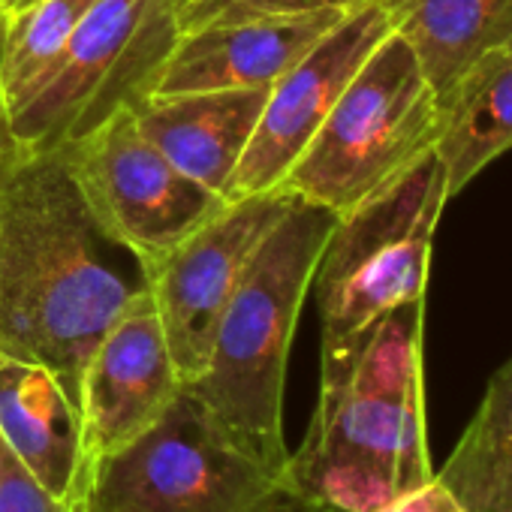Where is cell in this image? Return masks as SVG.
<instances>
[{
    "mask_svg": "<svg viewBox=\"0 0 512 512\" xmlns=\"http://www.w3.org/2000/svg\"><path fill=\"white\" fill-rule=\"evenodd\" d=\"M434 476L464 512H512V356L491 374L479 410Z\"/></svg>",
    "mask_w": 512,
    "mask_h": 512,
    "instance_id": "e0dca14e",
    "label": "cell"
},
{
    "mask_svg": "<svg viewBox=\"0 0 512 512\" xmlns=\"http://www.w3.org/2000/svg\"><path fill=\"white\" fill-rule=\"evenodd\" d=\"M368 0H190L178 10L181 31L202 25H232L250 19H278V16H305L320 10H359Z\"/></svg>",
    "mask_w": 512,
    "mask_h": 512,
    "instance_id": "d6986e66",
    "label": "cell"
},
{
    "mask_svg": "<svg viewBox=\"0 0 512 512\" xmlns=\"http://www.w3.org/2000/svg\"><path fill=\"white\" fill-rule=\"evenodd\" d=\"M422 323L425 299L401 305L350 362L320 371L317 410L287 464L305 503L371 512L434 476L425 434Z\"/></svg>",
    "mask_w": 512,
    "mask_h": 512,
    "instance_id": "7a4b0ae2",
    "label": "cell"
},
{
    "mask_svg": "<svg viewBox=\"0 0 512 512\" xmlns=\"http://www.w3.org/2000/svg\"><path fill=\"white\" fill-rule=\"evenodd\" d=\"M446 202L443 166L428 151L395 184L335 220L311 284L323 320V368L350 362L395 308L425 299Z\"/></svg>",
    "mask_w": 512,
    "mask_h": 512,
    "instance_id": "277c9868",
    "label": "cell"
},
{
    "mask_svg": "<svg viewBox=\"0 0 512 512\" xmlns=\"http://www.w3.org/2000/svg\"><path fill=\"white\" fill-rule=\"evenodd\" d=\"M434 154L446 196H458L488 163L512 148V40L482 55L443 97Z\"/></svg>",
    "mask_w": 512,
    "mask_h": 512,
    "instance_id": "9a60e30c",
    "label": "cell"
},
{
    "mask_svg": "<svg viewBox=\"0 0 512 512\" xmlns=\"http://www.w3.org/2000/svg\"><path fill=\"white\" fill-rule=\"evenodd\" d=\"M172 4H175V10H181V7H187V4H190V0H172Z\"/></svg>",
    "mask_w": 512,
    "mask_h": 512,
    "instance_id": "484cf974",
    "label": "cell"
},
{
    "mask_svg": "<svg viewBox=\"0 0 512 512\" xmlns=\"http://www.w3.org/2000/svg\"><path fill=\"white\" fill-rule=\"evenodd\" d=\"M353 13V10H350ZM347 13L320 10L305 16L250 19L181 31L154 94L256 91L272 88L299 64Z\"/></svg>",
    "mask_w": 512,
    "mask_h": 512,
    "instance_id": "7c38bea8",
    "label": "cell"
},
{
    "mask_svg": "<svg viewBox=\"0 0 512 512\" xmlns=\"http://www.w3.org/2000/svg\"><path fill=\"white\" fill-rule=\"evenodd\" d=\"M0 19H4V7H0Z\"/></svg>",
    "mask_w": 512,
    "mask_h": 512,
    "instance_id": "4316f807",
    "label": "cell"
},
{
    "mask_svg": "<svg viewBox=\"0 0 512 512\" xmlns=\"http://www.w3.org/2000/svg\"><path fill=\"white\" fill-rule=\"evenodd\" d=\"M0 49H4V19H0ZM22 157H25V151L16 142L13 115H10V103L4 94V79H0V175H4L13 163H19Z\"/></svg>",
    "mask_w": 512,
    "mask_h": 512,
    "instance_id": "7402d4cb",
    "label": "cell"
},
{
    "mask_svg": "<svg viewBox=\"0 0 512 512\" xmlns=\"http://www.w3.org/2000/svg\"><path fill=\"white\" fill-rule=\"evenodd\" d=\"M389 34V13L377 0H368L365 7L347 13L299 64H293L269 88L263 115L223 196L244 199L281 187L344 88Z\"/></svg>",
    "mask_w": 512,
    "mask_h": 512,
    "instance_id": "30bf717a",
    "label": "cell"
},
{
    "mask_svg": "<svg viewBox=\"0 0 512 512\" xmlns=\"http://www.w3.org/2000/svg\"><path fill=\"white\" fill-rule=\"evenodd\" d=\"M293 199L296 196L284 187L226 199L211 220L172 247L148 272L151 299L184 386L205 371L217 323L244 275V266L287 214Z\"/></svg>",
    "mask_w": 512,
    "mask_h": 512,
    "instance_id": "9c48e42d",
    "label": "cell"
},
{
    "mask_svg": "<svg viewBox=\"0 0 512 512\" xmlns=\"http://www.w3.org/2000/svg\"><path fill=\"white\" fill-rule=\"evenodd\" d=\"M389 19L434 97H443L482 55L512 40V0H407Z\"/></svg>",
    "mask_w": 512,
    "mask_h": 512,
    "instance_id": "2e32d148",
    "label": "cell"
},
{
    "mask_svg": "<svg viewBox=\"0 0 512 512\" xmlns=\"http://www.w3.org/2000/svg\"><path fill=\"white\" fill-rule=\"evenodd\" d=\"M266 97V88L151 94L133 109V118L172 166L223 196L263 115Z\"/></svg>",
    "mask_w": 512,
    "mask_h": 512,
    "instance_id": "5bb4252c",
    "label": "cell"
},
{
    "mask_svg": "<svg viewBox=\"0 0 512 512\" xmlns=\"http://www.w3.org/2000/svg\"><path fill=\"white\" fill-rule=\"evenodd\" d=\"M61 154L97 223L148 272L226 205L172 166L142 136L133 112L109 118Z\"/></svg>",
    "mask_w": 512,
    "mask_h": 512,
    "instance_id": "ba28073f",
    "label": "cell"
},
{
    "mask_svg": "<svg viewBox=\"0 0 512 512\" xmlns=\"http://www.w3.org/2000/svg\"><path fill=\"white\" fill-rule=\"evenodd\" d=\"M293 512H344V509H335V506H326V503H302Z\"/></svg>",
    "mask_w": 512,
    "mask_h": 512,
    "instance_id": "603a6c76",
    "label": "cell"
},
{
    "mask_svg": "<svg viewBox=\"0 0 512 512\" xmlns=\"http://www.w3.org/2000/svg\"><path fill=\"white\" fill-rule=\"evenodd\" d=\"M22 4H25V0H0V7H4V16L16 13V10H19Z\"/></svg>",
    "mask_w": 512,
    "mask_h": 512,
    "instance_id": "d4e9b609",
    "label": "cell"
},
{
    "mask_svg": "<svg viewBox=\"0 0 512 512\" xmlns=\"http://www.w3.org/2000/svg\"><path fill=\"white\" fill-rule=\"evenodd\" d=\"M287 473L253 458L190 392L130 446L91 464L82 512H293Z\"/></svg>",
    "mask_w": 512,
    "mask_h": 512,
    "instance_id": "5b68a950",
    "label": "cell"
},
{
    "mask_svg": "<svg viewBox=\"0 0 512 512\" xmlns=\"http://www.w3.org/2000/svg\"><path fill=\"white\" fill-rule=\"evenodd\" d=\"M335 214L293 199L253 250L217 323L205 371L190 389L214 419L266 467L287 473L284 383L302 305L311 293Z\"/></svg>",
    "mask_w": 512,
    "mask_h": 512,
    "instance_id": "3957f363",
    "label": "cell"
},
{
    "mask_svg": "<svg viewBox=\"0 0 512 512\" xmlns=\"http://www.w3.org/2000/svg\"><path fill=\"white\" fill-rule=\"evenodd\" d=\"M377 4H380V7H383V10H386L389 16H392V13H398V10H401V7L407 4V0H377Z\"/></svg>",
    "mask_w": 512,
    "mask_h": 512,
    "instance_id": "cb8c5ba5",
    "label": "cell"
},
{
    "mask_svg": "<svg viewBox=\"0 0 512 512\" xmlns=\"http://www.w3.org/2000/svg\"><path fill=\"white\" fill-rule=\"evenodd\" d=\"M0 512H82V503L52 497L0 440Z\"/></svg>",
    "mask_w": 512,
    "mask_h": 512,
    "instance_id": "ffe728a7",
    "label": "cell"
},
{
    "mask_svg": "<svg viewBox=\"0 0 512 512\" xmlns=\"http://www.w3.org/2000/svg\"><path fill=\"white\" fill-rule=\"evenodd\" d=\"M94 4L97 0H31L28 7L4 16L0 79H4L10 115L58 61Z\"/></svg>",
    "mask_w": 512,
    "mask_h": 512,
    "instance_id": "ac0fdd59",
    "label": "cell"
},
{
    "mask_svg": "<svg viewBox=\"0 0 512 512\" xmlns=\"http://www.w3.org/2000/svg\"><path fill=\"white\" fill-rule=\"evenodd\" d=\"M440 109L410 46L392 31L344 88L293 163L284 190L350 214L434 151Z\"/></svg>",
    "mask_w": 512,
    "mask_h": 512,
    "instance_id": "8992f818",
    "label": "cell"
},
{
    "mask_svg": "<svg viewBox=\"0 0 512 512\" xmlns=\"http://www.w3.org/2000/svg\"><path fill=\"white\" fill-rule=\"evenodd\" d=\"M181 37L172 0H97L67 49L13 109V133L25 154H61L133 112Z\"/></svg>",
    "mask_w": 512,
    "mask_h": 512,
    "instance_id": "52a82bcc",
    "label": "cell"
},
{
    "mask_svg": "<svg viewBox=\"0 0 512 512\" xmlns=\"http://www.w3.org/2000/svg\"><path fill=\"white\" fill-rule=\"evenodd\" d=\"M371 512H464V509L455 500V494L437 476H431L425 485H419Z\"/></svg>",
    "mask_w": 512,
    "mask_h": 512,
    "instance_id": "44dd1931",
    "label": "cell"
},
{
    "mask_svg": "<svg viewBox=\"0 0 512 512\" xmlns=\"http://www.w3.org/2000/svg\"><path fill=\"white\" fill-rule=\"evenodd\" d=\"M148 290V269L97 223L64 154H25L0 175V359L52 371L79 407L94 350Z\"/></svg>",
    "mask_w": 512,
    "mask_h": 512,
    "instance_id": "6da1fadb",
    "label": "cell"
},
{
    "mask_svg": "<svg viewBox=\"0 0 512 512\" xmlns=\"http://www.w3.org/2000/svg\"><path fill=\"white\" fill-rule=\"evenodd\" d=\"M0 440L52 497L82 503L91 470L82 419L52 371L0 359Z\"/></svg>",
    "mask_w": 512,
    "mask_h": 512,
    "instance_id": "4fadbf2b",
    "label": "cell"
},
{
    "mask_svg": "<svg viewBox=\"0 0 512 512\" xmlns=\"http://www.w3.org/2000/svg\"><path fill=\"white\" fill-rule=\"evenodd\" d=\"M181 389L184 383L148 290L109 329L82 374L79 419L88 467L142 437Z\"/></svg>",
    "mask_w": 512,
    "mask_h": 512,
    "instance_id": "8fae6325",
    "label": "cell"
}]
</instances>
